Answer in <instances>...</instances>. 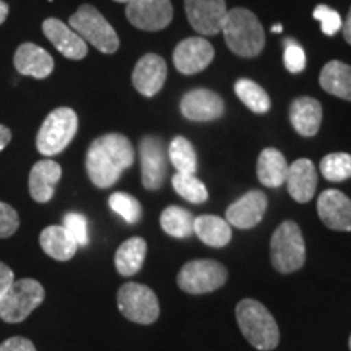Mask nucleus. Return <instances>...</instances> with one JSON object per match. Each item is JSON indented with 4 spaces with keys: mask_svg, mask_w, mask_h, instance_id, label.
Instances as JSON below:
<instances>
[{
    "mask_svg": "<svg viewBox=\"0 0 351 351\" xmlns=\"http://www.w3.org/2000/svg\"><path fill=\"white\" fill-rule=\"evenodd\" d=\"M135 161L134 147L122 134H106L93 140L86 152V173L99 189H108L121 179Z\"/></svg>",
    "mask_w": 351,
    "mask_h": 351,
    "instance_id": "nucleus-1",
    "label": "nucleus"
},
{
    "mask_svg": "<svg viewBox=\"0 0 351 351\" xmlns=\"http://www.w3.org/2000/svg\"><path fill=\"white\" fill-rule=\"evenodd\" d=\"M236 319L245 340L254 348L270 351L280 343V328L274 315L262 302L256 300H243L236 306Z\"/></svg>",
    "mask_w": 351,
    "mask_h": 351,
    "instance_id": "nucleus-2",
    "label": "nucleus"
},
{
    "mask_svg": "<svg viewBox=\"0 0 351 351\" xmlns=\"http://www.w3.org/2000/svg\"><path fill=\"white\" fill-rule=\"evenodd\" d=\"M228 47L239 57H256L265 46V33L258 19L247 8L228 10L221 28Z\"/></svg>",
    "mask_w": 351,
    "mask_h": 351,
    "instance_id": "nucleus-3",
    "label": "nucleus"
},
{
    "mask_svg": "<svg viewBox=\"0 0 351 351\" xmlns=\"http://www.w3.org/2000/svg\"><path fill=\"white\" fill-rule=\"evenodd\" d=\"M69 26L85 43H90L103 54H114L119 49V36L109 21L93 5H82L69 19Z\"/></svg>",
    "mask_w": 351,
    "mask_h": 351,
    "instance_id": "nucleus-4",
    "label": "nucleus"
},
{
    "mask_svg": "<svg viewBox=\"0 0 351 351\" xmlns=\"http://www.w3.org/2000/svg\"><path fill=\"white\" fill-rule=\"evenodd\" d=\"M271 265L280 274L300 270L306 262V244L295 221H283L270 241Z\"/></svg>",
    "mask_w": 351,
    "mask_h": 351,
    "instance_id": "nucleus-5",
    "label": "nucleus"
},
{
    "mask_svg": "<svg viewBox=\"0 0 351 351\" xmlns=\"http://www.w3.org/2000/svg\"><path fill=\"white\" fill-rule=\"evenodd\" d=\"M78 130V116L70 108H57L39 127L36 148L44 156H54L69 147Z\"/></svg>",
    "mask_w": 351,
    "mask_h": 351,
    "instance_id": "nucleus-6",
    "label": "nucleus"
},
{
    "mask_svg": "<svg viewBox=\"0 0 351 351\" xmlns=\"http://www.w3.org/2000/svg\"><path fill=\"white\" fill-rule=\"evenodd\" d=\"M43 285L33 278H21L12 283L0 300V319L8 324L21 322L44 301Z\"/></svg>",
    "mask_w": 351,
    "mask_h": 351,
    "instance_id": "nucleus-7",
    "label": "nucleus"
},
{
    "mask_svg": "<svg viewBox=\"0 0 351 351\" xmlns=\"http://www.w3.org/2000/svg\"><path fill=\"white\" fill-rule=\"evenodd\" d=\"M226 267L212 258L187 262L178 275L179 288L191 295H205V293L217 291L226 283Z\"/></svg>",
    "mask_w": 351,
    "mask_h": 351,
    "instance_id": "nucleus-8",
    "label": "nucleus"
},
{
    "mask_svg": "<svg viewBox=\"0 0 351 351\" xmlns=\"http://www.w3.org/2000/svg\"><path fill=\"white\" fill-rule=\"evenodd\" d=\"M117 307L125 319L148 326L160 317V302L152 288L140 283H125L117 291Z\"/></svg>",
    "mask_w": 351,
    "mask_h": 351,
    "instance_id": "nucleus-9",
    "label": "nucleus"
},
{
    "mask_svg": "<svg viewBox=\"0 0 351 351\" xmlns=\"http://www.w3.org/2000/svg\"><path fill=\"white\" fill-rule=\"evenodd\" d=\"M142 184L147 191H158L168 173V152L165 142L155 135H147L140 142Z\"/></svg>",
    "mask_w": 351,
    "mask_h": 351,
    "instance_id": "nucleus-10",
    "label": "nucleus"
},
{
    "mask_svg": "<svg viewBox=\"0 0 351 351\" xmlns=\"http://www.w3.org/2000/svg\"><path fill=\"white\" fill-rule=\"evenodd\" d=\"M127 20L143 32H160L173 21L171 0H132L125 8Z\"/></svg>",
    "mask_w": 351,
    "mask_h": 351,
    "instance_id": "nucleus-11",
    "label": "nucleus"
},
{
    "mask_svg": "<svg viewBox=\"0 0 351 351\" xmlns=\"http://www.w3.org/2000/svg\"><path fill=\"white\" fill-rule=\"evenodd\" d=\"M189 23L202 36H215L221 32L228 8L225 0H186Z\"/></svg>",
    "mask_w": 351,
    "mask_h": 351,
    "instance_id": "nucleus-12",
    "label": "nucleus"
},
{
    "mask_svg": "<svg viewBox=\"0 0 351 351\" xmlns=\"http://www.w3.org/2000/svg\"><path fill=\"white\" fill-rule=\"evenodd\" d=\"M215 49L205 38H187L176 46L174 67L184 75H194L212 64Z\"/></svg>",
    "mask_w": 351,
    "mask_h": 351,
    "instance_id": "nucleus-13",
    "label": "nucleus"
},
{
    "mask_svg": "<svg viewBox=\"0 0 351 351\" xmlns=\"http://www.w3.org/2000/svg\"><path fill=\"white\" fill-rule=\"evenodd\" d=\"M181 112L186 119L194 122L217 121L225 114V101L215 91L199 88L182 96Z\"/></svg>",
    "mask_w": 351,
    "mask_h": 351,
    "instance_id": "nucleus-14",
    "label": "nucleus"
},
{
    "mask_svg": "<svg viewBox=\"0 0 351 351\" xmlns=\"http://www.w3.org/2000/svg\"><path fill=\"white\" fill-rule=\"evenodd\" d=\"M168 75V67L163 57L158 54H145L132 72V83L140 95L152 98L163 88Z\"/></svg>",
    "mask_w": 351,
    "mask_h": 351,
    "instance_id": "nucleus-15",
    "label": "nucleus"
},
{
    "mask_svg": "<svg viewBox=\"0 0 351 351\" xmlns=\"http://www.w3.org/2000/svg\"><path fill=\"white\" fill-rule=\"evenodd\" d=\"M317 213L327 228L335 231H351V200L343 192L328 189L317 199Z\"/></svg>",
    "mask_w": 351,
    "mask_h": 351,
    "instance_id": "nucleus-16",
    "label": "nucleus"
},
{
    "mask_svg": "<svg viewBox=\"0 0 351 351\" xmlns=\"http://www.w3.org/2000/svg\"><path fill=\"white\" fill-rule=\"evenodd\" d=\"M267 197L261 191H251L226 210V221L239 230H251L262 221L267 212Z\"/></svg>",
    "mask_w": 351,
    "mask_h": 351,
    "instance_id": "nucleus-17",
    "label": "nucleus"
},
{
    "mask_svg": "<svg viewBox=\"0 0 351 351\" xmlns=\"http://www.w3.org/2000/svg\"><path fill=\"white\" fill-rule=\"evenodd\" d=\"M43 33L60 54L72 60H82L88 54V46L78 34L57 19H47L43 23Z\"/></svg>",
    "mask_w": 351,
    "mask_h": 351,
    "instance_id": "nucleus-18",
    "label": "nucleus"
},
{
    "mask_svg": "<svg viewBox=\"0 0 351 351\" xmlns=\"http://www.w3.org/2000/svg\"><path fill=\"white\" fill-rule=\"evenodd\" d=\"M13 64H15L16 72L21 75L38 78V80L47 78L54 70L52 56L33 43L21 44L15 52V57H13Z\"/></svg>",
    "mask_w": 351,
    "mask_h": 351,
    "instance_id": "nucleus-19",
    "label": "nucleus"
},
{
    "mask_svg": "<svg viewBox=\"0 0 351 351\" xmlns=\"http://www.w3.org/2000/svg\"><path fill=\"white\" fill-rule=\"evenodd\" d=\"M287 186L289 195L293 197L300 204L313 200L317 189V171L311 160L301 158L296 160L295 163L288 168L287 176Z\"/></svg>",
    "mask_w": 351,
    "mask_h": 351,
    "instance_id": "nucleus-20",
    "label": "nucleus"
},
{
    "mask_svg": "<svg viewBox=\"0 0 351 351\" xmlns=\"http://www.w3.org/2000/svg\"><path fill=\"white\" fill-rule=\"evenodd\" d=\"M62 178V168L54 160H41L29 173V194L38 204H47L54 197L57 182Z\"/></svg>",
    "mask_w": 351,
    "mask_h": 351,
    "instance_id": "nucleus-21",
    "label": "nucleus"
},
{
    "mask_svg": "<svg viewBox=\"0 0 351 351\" xmlns=\"http://www.w3.org/2000/svg\"><path fill=\"white\" fill-rule=\"evenodd\" d=\"M289 121L302 137H314L322 122V106L317 99L301 96L293 101L289 108Z\"/></svg>",
    "mask_w": 351,
    "mask_h": 351,
    "instance_id": "nucleus-22",
    "label": "nucleus"
},
{
    "mask_svg": "<svg viewBox=\"0 0 351 351\" xmlns=\"http://www.w3.org/2000/svg\"><path fill=\"white\" fill-rule=\"evenodd\" d=\"M39 244L47 256L60 262L70 261L78 249L77 241L70 236V232L64 226L57 225L47 226L46 230H43L41 236H39Z\"/></svg>",
    "mask_w": 351,
    "mask_h": 351,
    "instance_id": "nucleus-23",
    "label": "nucleus"
},
{
    "mask_svg": "<svg viewBox=\"0 0 351 351\" xmlns=\"http://www.w3.org/2000/svg\"><path fill=\"white\" fill-rule=\"evenodd\" d=\"M288 168L289 166L282 152L276 148H265L257 160V178L263 186L271 189L280 187L287 181Z\"/></svg>",
    "mask_w": 351,
    "mask_h": 351,
    "instance_id": "nucleus-24",
    "label": "nucleus"
},
{
    "mask_svg": "<svg viewBox=\"0 0 351 351\" xmlns=\"http://www.w3.org/2000/svg\"><path fill=\"white\" fill-rule=\"evenodd\" d=\"M320 86L337 98L351 101V67L340 60L324 65L319 77Z\"/></svg>",
    "mask_w": 351,
    "mask_h": 351,
    "instance_id": "nucleus-25",
    "label": "nucleus"
},
{
    "mask_svg": "<svg viewBox=\"0 0 351 351\" xmlns=\"http://www.w3.org/2000/svg\"><path fill=\"white\" fill-rule=\"evenodd\" d=\"M194 234L210 247H225L231 241V225L226 219L215 217V215H202L195 218Z\"/></svg>",
    "mask_w": 351,
    "mask_h": 351,
    "instance_id": "nucleus-26",
    "label": "nucleus"
},
{
    "mask_svg": "<svg viewBox=\"0 0 351 351\" xmlns=\"http://www.w3.org/2000/svg\"><path fill=\"white\" fill-rule=\"evenodd\" d=\"M145 257H147V241L135 236V238L127 239L117 247L114 263H116V269L121 275L130 276L138 274Z\"/></svg>",
    "mask_w": 351,
    "mask_h": 351,
    "instance_id": "nucleus-27",
    "label": "nucleus"
},
{
    "mask_svg": "<svg viewBox=\"0 0 351 351\" xmlns=\"http://www.w3.org/2000/svg\"><path fill=\"white\" fill-rule=\"evenodd\" d=\"M160 223L166 234L173 236V238L184 239L194 234V215L187 212L186 208L178 207V205H171V207L165 208V212L161 213Z\"/></svg>",
    "mask_w": 351,
    "mask_h": 351,
    "instance_id": "nucleus-28",
    "label": "nucleus"
},
{
    "mask_svg": "<svg viewBox=\"0 0 351 351\" xmlns=\"http://www.w3.org/2000/svg\"><path fill=\"white\" fill-rule=\"evenodd\" d=\"M234 91L238 95V98L256 114H265L269 112L271 106L270 96L267 95V91L263 90L261 85H257L256 82L249 80V78H241L236 82Z\"/></svg>",
    "mask_w": 351,
    "mask_h": 351,
    "instance_id": "nucleus-29",
    "label": "nucleus"
},
{
    "mask_svg": "<svg viewBox=\"0 0 351 351\" xmlns=\"http://www.w3.org/2000/svg\"><path fill=\"white\" fill-rule=\"evenodd\" d=\"M168 158L178 173L195 174L197 171V153L194 145L186 137H176L168 148Z\"/></svg>",
    "mask_w": 351,
    "mask_h": 351,
    "instance_id": "nucleus-30",
    "label": "nucleus"
},
{
    "mask_svg": "<svg viewBox=\"0 0 351 351\" xmlns=\"http://www.w3.org/2000/svg\"><path fill=\"white\" fill-rule=\"evenodd\" d=\"M173 187L184 200L191 204H204L208 200L207 187L199 178H195V174L176 173L173 176Z\"/></svg>",
    "mask_w": 351,
    "mask_h": 351,
    "instance_id": "nucleus-31",
    "label": "nucleus"
},
{
    "mask_svg": "<svg viewBox=\"0 0 351 351\" xmlns=\"http://www.w3.org/2000/svg\"><path fill=\"white\" fill-rule=\"evenodd\" d=\"M320 173L327 181L341 182L351 178V155L348 153H330L320 161Z\"/></svg>",
    "mask_w": 351,
    "mask_h": 351,
    "instance_id": "nucleus-32",
    "label": "nucleus"
},
{
    "mask_svg": "<svg viewBox=\"0 0 351 351\" xmlns=\"http://www.w3.org/2000/svg\"><path fill=\"white\" fill-rule=\"evenodd\" d=\"M109 207L129 225H135L142 218V205L140 202L125 192H116L109 197Z\"/></svg>",
    "mask_w": 351,
    "mask_h": 351,
    "instance_id": "nucleus-33",
    "label": "nucleus"
},
{
    "mask_svg": "<svg viewBox=\"0 0 351 351\" xmlns=\"http://www.w3.org/2000/svg\"><path fill=\"white\" fill-rule=\"evenodd\" d=\"M285 67L289 73H301L306 69V54L304 49L298 44L295 39L287 38L285 39Z\"/></svg>",
    "mask_w": 351,
    "mask_h": 351,
    "instance_id": "nucleus-34",
    "label": "nucleus"
},
{
    "mask_svg": "<svg viewBox=\"0 0 351 351\" xmlns=\"http://www.w3.org/2000/svg\"><path fill=\"white\" fill-rule=\"evenodd\" d=\"M314 19L320 21L322 33L327 34V36H335V34L341 29V26H343V21H341V16L339 15V12H335L333 8L327 5L315 7Z\"/></svg>",
    "mask_w": 351,
    "mask_h": 351,
    "instance_id": "nucleus-35",
    "label": "nucleus"
},
{
    "mask_svg": "<svg viewBox=\"0 0 351 351\" xmlns=\"http://www.w3.org/2000/svg\"><path fill=\"white\" fill-rule=\"evenodd\" d=\"M62 226L70 232V236L77 241L78 247H80V245H88V243H90V234H88V221L82 213L72 212V213L65 215Z\"/></svg>",
    "mask_w": 351,
    "mask_h": 351,
    "instance_id": "nucleus-36",
    "label": "nucleus"
},
{
    "mask_svg": "<svg viewBox=\"0 0 351 351\" xmlns=\"http://www.w3.org/2000/svg\"><path fill=\"white\" fill-rule=\"evenodd\" d=\"M20 226V218L16 210L0 202V238H10L13 232H16Z\"/></svg>",
    "mask_w": 351,
    "mask_h": 351,
    "instance_id": "nucleus-37",
    "label": "nucleus"
},
{
    "mask_svg": "<svg viewBox=\"0 0 351 351\" xmlns=\"http://www.w3.org/2000/svg\"><path fill=\"white\" fill-rule=\"evenodd\" d=\"M0 351H36L33 341L25 337H10L0 343Z\"/></svg>",
    "mask_w": 351,
    "mask_h": 351,
    "instance_id": "nucleus-38",
    "label": "nucleus"
},
{
    "mask_svg": "<svg viewBox=\"0 0 351 351\" xmlns=\"http://www.w3.org/2000/svg\"><path fill=\"white\" fill-rule=\"evenodd\" d=\"M15 282V274L7 263L0 262V300L5 296V293L8 291V288L12 287V283Z\"/></svg>",
    "mask_w": 351,
    "mask_h": 351,
    "instance_id": "nucleus-39",
    "label": "nucleus"
},
{
    "mask_svg": "<svg viewBox=\"0 0 351 351\" xmlns=\"http://www.w3.org/2000/svg\"><path fill=\"white\" fill-rule=\"evenodd\" d=\"M10 140H12L10 129H8L7 125H0V152H2L3 148L10 143Z\"/></svg>",
    "mask_w": 351,
    "mask_h": 351,
    "instance_id": "nucleus-40",
    "label": "nucleus"
},
{
    "mask_svg": "<svg viewBox=\"0 0 351 351\" xmlns=\"http://www.w3.org/2000/svg\"><path fill=\"white\" fill-rule=\"evenodd\" d=\"M341 29H343L345 41L348 43V44H351V8H350L348 15H346V20H345L343 26H341Z\"/></svg>",
    "mask_w": 351,
    "mask_h": 351,
    "instance_id": "nucleus-41",
    "label": "nucleus"
},
{
    "mask_svg": "<svg viewBox=\"0 0 351 351\" xmlns=\"http://www.w3.org/2000/svg\"><path fill=\"white\" fill-rule=\"evenodd\" d=\"M7 16H8V3L3 2V0H0V25L7 20Z\"/></svg>",
    "mask_w": 351,
    "mask_h": 351,
    "instance_id": "nucleus-42",
    "label": "nucleus"
},
{
    "mask_svg": "<svg viewBox=\"0 0 351 351\" xmlns=\"http://www.w3.org/2000/svg\"><path fill=\"white\" fill-rule=\"evenodd\" d=\"M271 32H274V33H280V32H282V26H274V28H271Z\"/></svg>",
    "mask_w": 351,
    "mask_h": 351,
    "instance_id": "nucleus-43",
    "label": "nucleus"
},
{
    "mask_svg": "<svg viewBox=\"0 0 351 351\" xmlns=\"http://www.w3.org/2000/svg\"><path fill=\"white\" fill-rule=\"evenodd\" d=\"M114 2H119V3H129L132 0H114Z\"/></svg>",
    "mask_w": 351,
    "mask_h": 351,
    "instance_id": "nucleus-44",
    "label": "nucleus"
},
{
    "mask_svg": "<svg viewBox=\"0 0 351 351\" xmlns=\"http://www.w3.org/2000/svg\"><path fill=\"white\" fill-rule=\"evenodd\" d=\"M348 345H350V350H351V335H350V341H348Z\"/></svg>",
    "mask_w": 351,
    "mask_h": 351,
    "instance_id": "nucleus-45",
    "label": "nucleus"
}]
</instances>
